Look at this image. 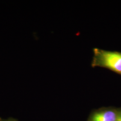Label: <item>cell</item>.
Instances as JSON below:
<instances>
[{"instance_id":"cell-1","label":"cell","mask_w":121,"mask_h":121,"mask_svg":"<svg viewBox=\"0 0 121 121\" xmlns=\"http://www.w3.org/2000/svg\"><path fill=\"white\" fill-rule=\"evenodd\" d=\"M91 66L107 69L121 75V52L95 48Z\"/></svg>"},{"instance_id":"cell-2","label":"cell","mask_w":121,"mask_h":121,"mask_svg":"<svg viewBox=\"0 0 121 121\" xmlns=\"http://www.w3.org/2000/svg\"><path fill=\"white\" fill-rule=\"evenodd\" d=\"M120 110L114 108H102L93 112L87 121H117Z\"/></svg>"},{"instance_id":"cell-3","label":"cell","mask_w":121,"mask_h":121,"mask_svg":"<svg viewBox=\"0 0 121 121\" xmlns=\"http://www.w3.org/2000/svg\"><path fill=\"white\" fill-rule=\"evenodd\" d=\"M2 121H17L14 118H8L6 119H2Z\"/></svg>"},{"instance_id":"cell-4","label":"cell","mask_w":121,"mask_h":121,"mask_svg":"<svg viewBox=\"0 0 121 121\" xmlns=\"http://www.w3.org/2000/svg\"><path fill=\"white\" fill-rule=\"evenodd\" d=\"M117 121H121V110H120V112H119L118 118Z\"/></svg>"},{"instance_id":"cell-5","label":"cell","mask_w":121,"mask_h":121,"mask_svg":"<svg viewBox=\"0 0 121 121\" xmlns=\"http://www.w3.org/2000/svg\"><path fill=\"white\" fill-rule=\"evenodd\" d=\"M0 121H2V119H1V118H0Z\"/></svg>"}]
</instances>
